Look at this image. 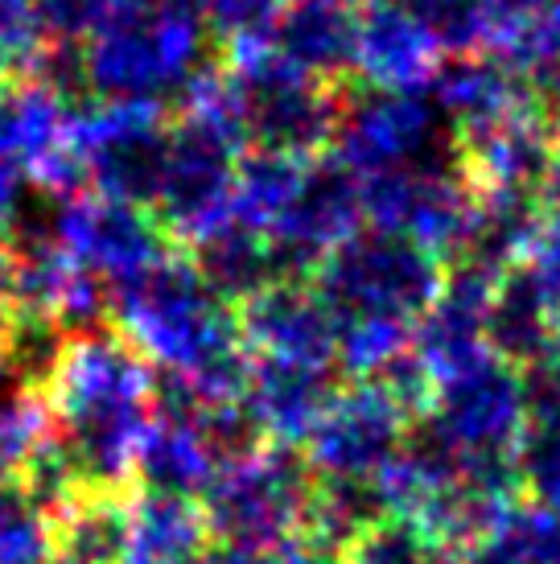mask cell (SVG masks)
<instances>
[{"label":"cell","instance_id":"cell-1","mask_svg":"<svg viewBox=\"0 0 560 564\" xmlns=\"http://www.w3.org/2000/svg\"><path fill=\"white\" fill-rule=\"evenodd\" d=\"M111 326L198 404L244 400L251 355L239 310L218 297L190 256L170 251L144 276L111 289Z\"/></svg>","mask_w":560,"mask_h":564},{"label":"cell","instance_id":"cell-2","mask_svg":"<svg viewBox=\"0 0 560 564\" xmlns=\"http://www.w3.org/2000/svg\"><path fill=\"white\" fill-rule=\"evenodd\" d=\"M54 433L91 490H128L140 433L153 412V367L116 326H87L66 338L42 388Z\"/></svg>","mask_w":560,"mask_h":564},{"label":"cell","instance_id":"cell-3","mask_svg":"<svg viewBox=\"0 0 560 564\" xmlns=\"http://www.w3.org/2000/svg\"><path fill=\"white\" fill-rule=\"evenodd\" d=\"M215 37L194 0L125 9L83 42L91 99L177 108L215 66Z\"/></svg>","mask_w":560,"mask_h":564},{"label":"cell","instance_id":"cell-4","mask_svg":"<svg viewBox=\"0 0 560 564\" xmlns=\"http://www.w3.org/2000/svg\"><path fill=\"white\" fill-rule=\"evenodd\" d=\"M227 111L244 149L322 158L338 132L343 91L305 75L268 37L235 42L218 58Z\"/></svg>","mask_w":560,"mask_h":564},{"label":"cell","instance_id":"cell-5","mask_svg":"<svg viewBox=\"0 0 560 564\" xmlns=\"http://www.w3.org/2000/svg\"><path fill=\"white\" fill-rule=\"evenodd\" d=\"M334 326L412 329L445 281V260L424 243L363 223L305 276Z\"/></svg>","mask_w":560,"mask_h":564},{"label":"cell","instance_id":"cell-6","mask_svg":"<svg viewBox=\"0 0 560 564\" xmlns=\"http://www.w3.org/2000/svg\"><path fill=\"white\" fill-rule=\"evenodd\" d=\"M420 424L450 449L466 478L519 495V445L528 437L524 371L483 350L437 376V392Z\"/></svg>","mask_w":560,"mask_h":564},{"label":"cell","instance_id":"cell-7","mask_svg":"<svg viewBox=\"0 0 560 564\" xmlns=\"http://www.w3.org/2000/svg\"><path fill=\"white\" fill-rule=\"evenodd\" d=\"M244 141L235 137L215 75L182 99L170 120L165 170L153 198V215L177 248H194L235 219V170Z\"/></svg>","mask_w":560,"mask_h":564},{"label":"cell","instance_id":"cell-8","mask_svg":"<svg viewBox=\"0 0 560 564\" xmlns=\"http://www.w3.org/2000/svg\"><path fill=\"white\" fill-rule=\"evenodd\" d=\"M310 490L305 454L265 441L248 454L223 457L198 507L215 544H284L301 532Z\"/></svg>","mask_w":560,"mask_h":564},{"label":"cell","instance_id":"cell-9","mask_svg":"<svg viewBox=\"0 0 560 564\" xmlns=\"http://www.w3.org/2000/svg\"><path fill=\"white\" fill-rule=\"evenodd\" d=\"M343 111L330 153L358 182L408 165L453 158V132L424 91H391L371 83H343Z\"/></svg>","mask_w":560,"mask_h":564},{"label":"cell","instance_id":"cell-10","mask_svg":"<svg viewBox=\"0 0 560 564\" xmlns=\"http://www.w3.org/2000/svg\"><path fill=\"white\" fill-rule=\"evenodd\" d=\"M170 141V111L153 104L91 99L75 108L71 149L78 153L87 189L153 210Z\"/></svg>","mask_w":560,"mask_h":564},{"label":"cell","instance_id":"cell-11","mask_svg":"<svg viewBox=\"0 0 560 564\" xmlns=\"http://www.w3.org/2000/svg\"><path fill=\"white\" fill-rule=\"evenodd\" d=\"M46 223L58 248L108 289L144 276L173 251V239L165 236V227L149 206L116 203L95 189L50 198Z\"/></svg>","mask_w":560,"mask_h":564},{"label":"cell","instance_id":"cell-12","mask_svg":"<svg viewBox=\"0 0 560 564\" xmlns=\"http://www.w3.org/2000/svg\"><path fill=\"white\" fill-rule=\"evenodd\" d=\"M358 186H363V223L417 239L441 260H450L466 236L474 189L457 173L453 158L379 173Z\"/></svg>","mask_w":560,"mask_h":564},{"label":"cell","instance_id":"cell-13","mask_svg":"<svg viewBox=\"0 0 560 564\" xmlns=\"http://www.w3.org/2000/svg\"><path fill=\"white\" fill-rule=\"evenodd\" d=\"M408 416L371 379H351L338 388L334 404L305 441V462L313 478L375 482L379 470L400 454L408 437Z\"/></svg>","mask_w":560,"mask_h":564},{"label":"cell","instance_id":"cell-14","mask_svg":"<svg viewBox=\"0 0 560 564\" xmlns=\"http://www.w3.org/2000/svg\"><path fill=\"white\" fill-rule=\"evenodd\" d=\"M358 227H363V186L334 153H322L305 161L293 198L268 227V239L277 248L284 276L305 281L313 264Z\"/></svg>","mask_w":560,"mask_h":564},{"label":"cell","instance_id":"cell-15","mask_svg":"<svg viewBox=\"0 0 560 564\" xmlns=\"http://www.w3.org/2000/svg\"><path fill=\"white\" fill-rule=\"evenodd\" d=\"M557 141V128L545 120V111L524 104L483 128L453 132V161L470 189L536 194Z\"/></svg>","mask_w":560,"mask_h":564},{"label":"cell","instance_id":"cell-16","mask_svg":"<svg viewBox=\"0 0 560 564\" xmlns=\"http://www.w3.org/2000/svg\"><path fill=\"white\" fill-rule=\"evenodd\" d=\"M235 310H239L248 355L338 367V326L310 281L268 284Z\"/></svg>","mask_w":560,"mask_h":564},{"label":"cell","instance_id":"cell-17","mask_svg":"<svg viewBox=\"0 0 560 564\" xmlns=\"http://www.w3.org/2000/svg\"><path fill=\"white\" fill-rule=\"evenodd\" d=\"M338 388H343L338 367L251 355L244 404L256 416L265 441L305 449V441L317 429V421L326 416V408L334 404Z\"/></svg>","mask_w":560,"mask_h":564},{"label":"cell","instance_id":"cell-18","mask_svg":"<svg viewBox=\"0 0 560 564\" xmlns=\"http://www.w3.org/2000/svg\"><path fill=\"white\" fill-rule=\"evenodd\" d=\"M498 276H486L478 268L445 264V281L433 305L412 326V350L429 362L433 376H445L453 367L470 362L486 346V305L495 293Z\"/></svg>","mask_w":560,"mask_h":564},{"label":"cell","instance_id":"cell-19","mask_svg":"<svg viewBox=\"0 0 560 564\" xmlns=\"http://www.w3.org/2000/svg\"><path fill=\"white\" fill-rule=\"evenodd\" d=\"M424 95L445 116L450 132L483 128L491 120H498V116L531 104L528 79L495 46L470 50V54H445L437 63Z\"/></svg>","mask_w":560,"mask_h":564},{"label":"cell","instance_id":"cell-20","mask_svg":"<svg viewBox=\"0 0 560 564\" xmlns=\"http://www.w3.org/2000/svg\"><path fill=\"white\" fill-rule=\"evenodd\" d=\"M441 50L396 0L358 4L355 75L371 87L391 91H424L433 79Z\"/></svg>","mask_w":560,"mask_h":564},{"label":"cell","instance_id":"cell-21","mask_svg":"<svg viewBox=\"0 0 560 564\" xmlns=\"http://www.w3.org/2000/svg\"><path fill=\"white\" fill-rule=\"evenodd\" d=\"M75 108L42 79H0V170L37 182V173L71 144Z\"/></svg>","mask_w":560,"mask_h":564},{"label":"cell","instance_id":"cell-22","mask_svg":"<svg viewBox=\"0 0 560 564\" xmlns=\"http://www.w3.org/2000/svg\"><path fill=\"white\" fill-rule=\"evenodd\" d=\"M268 42L305 75L343 87L346 75H355L358 9L343 0H289Z\"/></svg>","mask_w":560,"mask_h":564},{"label":"cell","instance_id":"cell-23","mask_svg":"<svg viewBox=\"0 0 560 564\" xmlns=\"http://www.w3.org/2000/svg\"><path fill=\"white\" fill-rule=\"evenodd\" d=\"M486 346L519 371L560 350L557 301L528 260L498 276L486 305Z\"/></svg>","mask_w":560,"mask_h":564},{"label":"cell","instance_id":"cell-24","mask_svg":"<svg viewBox=\"0 0 560 564\" xmlns=\"http://www.w3.org/2000/svg\"><path fill=\"white\" fill-rule=\"evenodd\" d=\"M540 231H545V210L536 203V194L474 189L466 236L445 264H466L486 276H503L507 268L528 260Z\"/></svg>","mask_w":560,"mask_h":564},{"label":"cell","instance_id":"cell-25","mask_svg":"<svg viewBox=\"0 0 560 564\" xmlns=\"http://www.w3.org/2000/svg\"><path fill=\"white\" fill-rule=\"evenodd\" d=\"M211 532L198 499L140 490L128 495V556L125 564H182L203 561Z\"/></svg>","mask_w":560,"mask_h":564},{"label":"cell","instance_id":"cell-26","mask_svg":"<svg viewBox=\"0 0 560 564\" xmlns=\"http://www.w3.org/2000/svg\"><path fill=\"white\" fill-rule=\"evenodd\" d=\"M190 260L211 281L218 297H227L231 305H244V301L256 297L268 284L289 281L284 268H280L272 239L235 219L227 227H218L215 236H206L203 243H194Z\"/></svg>","mask_w":560,"mask_h":564},{"label":"cell","instance_id":"cell-27","mask_svg":"<svg viewBox=\"0 0 560 564\" xmlns=\"http://www.w3.org/2000/svg\"><path fill=\"white\" fill-rule=\"evenodd\" d=\"M54 556L75 564H125L128 490H83L54 511Z\"/></svg>","mask_w":560,"mask_h":564},{"label":"cell","instance_id":"cell-28","mask_svg":"<svg viewBox=\"0 0 560 564\" xmlns=\"http://www.w3.org/2000/svg\"><path fill=\"white\" fill-rule=\"evenodd\" d=\"M310 158L293 153H268V149H248L235 170V223L268 236V227L280 219L284 203L293 198L297 182L305 173Z\"/></svg>","mask_w":560,"mask_h":564},{"label":"cell","instance_id":"cell-29","mask_svg":"<svg viewBox=\"0 0 560 564\" xmlns=\"http://www.w3.org/2000/svg\"><path fill=\"white\" fill-rule=\"evenodd\" d=\"M66 338H71V329L63 322H54L46 314H13L9 310L4 329H0V355L9 362L17 388L42 392L58 359H63Z\"/></svg>","mask_w":560,"mask_h":564},{"label":"cell","instance_id":"cell-30","mask_svg":"<svg viewBox=\"0 0 560 564\" xmlns=\"http://www.w3.org/2000/svg\"><path fill=\"white\" fill-rule=\"evenodd\" d=\"M54 556V519L21 478H0V564H46Z\"/></svg>","mask_w":560,"mask_h":564},{"label":"cell","instance_id":"cell-31","mask_svg":"<svg viewBox=\"0 0 560 564\" xmlns=\"http://www.w3.org/2000/svg\"><path fill=\"white\" fill-rule=\"evenodd\" d=\"M50 437H54V416L42 392L17 388L13 395H4L0 400V478H21V470Z\"/></svg>","mask_w":560,"mask_h":564},{"label":"cell","instance_id":"cell-32","mask_svg":"<svg viewBox=\"0 0 560 564\" xmlns=\"http://www.w3.org/2000/svg\"><path fill=\"white\" fill-rule=\"evenodd\" d=\"M445 54H470L491 46V21L478 0H396Z\"/></svg>","mask_w":560,"mask_h":564},{"label":"cell","instance_id":"cell-33","mask_svg":"<svg viewBox=\"0 0 560 564\" xmlns=\"http://www.w3.org/2000/svg\"><path fill=\"white\" fill-rule=\"evenodd\" d=\"M338 564H453V556L437 549L408 519L388 516L358 535Z\"/></svg>","mask_w":560,"mask_h":564},{"label":"cell","instance_id":"cell-34","mask_svg":"<svg viewBox=\"0 0 560 564\" xmlns=\"http://www.w3.org/2000/svg\"><path fill=\"white\" fill-rule=\"evenodd\" d=\"M519 490L528 502L560 516V421L528 424L519 445Z\"/></svg>","mask_w":560,"mask_h":564},{"label":"cell","instance_id":"cell-35","mask_svg":"<svg viewBox=\"0 0 560 564\" xmlns=\"http://www.w3.org/2000/svg\"><path fill=\"white\" fill-rule=\"evenodd\" d=\"M46 33L30 0H0V79H25L46 54Z\"/></svg>","mask_w":560,"mask_h":564},{"label":"cell","instance_id":"cell-36","mask_svg":"<svg viewBox=\"0 0 560 564\" xmlns=\"http://www.w3.org/2000/svg\"><path fill=\"white\" fill-rule=\"evenodd\" d=\"M194 4H198L211 37H218L223 46H235V42L268 37L289 0H194Z\"/></svg>","mask_w":560,"mask_h":564},{"label":"cell","instance_id":"cell-37","mask_svg":"<svg viewBox=\"0 0 560 564\" xmlns=\"http://www.w3.org/2000/svg\"><path fill=\"white\" fill-rule=\"evenodd\" d=\"M46 42L63 46H83L99 25L116 17V0H30Z\"/></svg>","mask_w":560,"mask_h":564},{"label":"cell","instance_id":"cell-38","mask_svg":"<svg viewBox=\"0 0 560 564\" xmlns=\"http://www.w3.org/2000/svg\"><path fill=\"white\" fill-rule=\"evenodd\" d=\"M515 532L524 540L528 564H560V516L536 507V502H519L515 507Z\"/></svg>","mask_w":560,"mask_h":564},{"label":"cell","instance_id":"cell-39","mask_svg":"<svg viewBox=\"0 0 560 564\" xmlns=\"http://www.w3.org/2000/svg\"><path fill=\"white\" fill-rule=\"evenodd\" d=\"M515 507H519V502H515ZM515 507L495 532H486L483 540H474L470 549L457 552L453 564H528L524 540H519V532H515Z\"/></svg>","mask_w":560,"mask_h":564},{"label":"cell","instance_id":"cell-40","mask_svg":"<svg viewBox=\"0 0 560 564\" xmlns=\"http://www.w3.org/2000/svg\"><path fill=\"white\" fill-rule=\"evenodd\" d=\"M478 4H483L486 21H491V46H495L503 37L536 25L548 13L552 0H478Z\"/></svg>","mask_w":560,"mask_h":564},{"label":"cell","instance_id":"cell-41","mask_svg":"<svg viewBox=\"0 0 560 564\" xmlns=\"http://www.w3.org/2000/svg\"><path fill=\"white\" fill-rule=\"evenodd\" d=\"M206 564H289V540L284 544H211Z\"/></svg>","mask_w":560,"mask_h":564},{"label":"cell","instance_id":"cell-42","mask_svg":"<svg viewBox=\"0 0 560 564\" xmlns=\"http://www.w3.org/2000/svg\"><path fill=\"white\" fill-rule=\"evenodd\" d=\"M25 177L13 170H0V243L13 236V227L25 219Z\"/></svg>","mask_w":560,"mask_h":564},{"label":"cell","instance_id":"cell-43","mask_svg":"<svg viewBox=\"0 0 560 564\" xmlns=\"http://www.w3.org/2000/svg\"><path fill=\"white\" fill-rule=\"evenodd\" d=\"M536 203L545 210V223L560 227V141H557V149H552V161H548L540 186H536Z\"/></svg>","mask_w":560,"mask_h":564},{"label":"cell","instance_id":"cell-44","mask_svg":"<svg viewBox=\"0 0 560 564\" xmlns=\"http://www.w3.org/2000/svg\"><path fill=\"white\" fill-rule=\"evenodd\" d=\"M4 317H9V251L0 243V329H4Z\"/></svg>","mask_w":560,"mask_h":564},{"label":"cell","instance_id":"cell-45","mask_svg":"<svg viewBox=\"0 0 560 564\" xmlns=\"http://www.w3.org/2000/svg\"><path fill=\"white\" fill-rule=\"evenodd\" d=\"M13 392H17V379H13V371H9L4 355H0V400H4V395H13Z\"/></svg>","mask_w":560,"mask_h":564},{"label":"cell","instance_id":"cell-46","mask_svg":"<svg viewBox=\"0 0 560 564\" xmlns=\"http://www.w3.org/2000/svg\"><path fill=\"white\" fill-rule=\"evenodd\" d=\"M46 564H75V561H66V556H50Z\"/></svg>","mask_w":560,"mask_h":564},{"label":"cell","instance_id":"cell-47","mask_svg":"<svg viewBox=\"0 0 560 564\" xmlns=\"http://www.w3.org/2000/svg\"><path fill=\"white\" fill-rule=\"evenodd\" d=\"M182 564H206V556H203V561H182Z\"/></svg>","mask_w":560,"mask_h":564},{"label":"cell","instance_id":"cell-48","mask_svg":"<svg viewBox=\"0 0 560 564\" xmlns=\"http://www.w3.org/2000/svg\"><path fill=\"white\" fill-rule=\"evenodd\" d=\"M557 329H560V305H557Z\"/></svg>","mask_w":560,"mask_h":564},{"label":"cell","instance_id":"cell-49","mask_svg":"<svg viewBox=\"0 0 560 564\" xmlns=\"http://www.w3.org/2000/svg\"><path fill=\"white\" fill-rule=\"evenodd\" d=\"M343 4H355V0H343Z\"/></svg>","mask_w":560,"mask_h":564}]
</instances>
